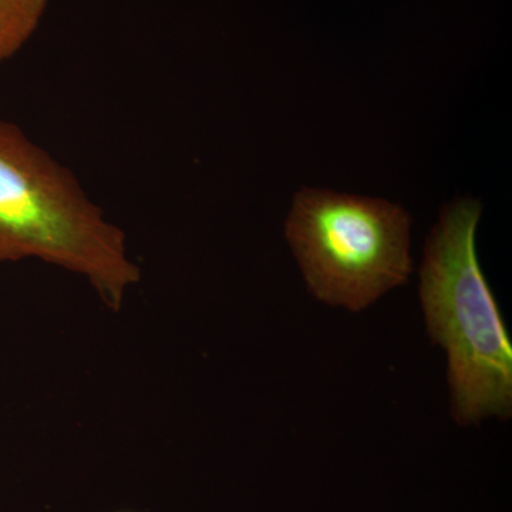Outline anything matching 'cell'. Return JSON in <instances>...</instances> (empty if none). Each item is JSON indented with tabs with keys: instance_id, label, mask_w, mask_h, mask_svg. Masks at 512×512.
I'll return each mask as SVG.
<instances>
[{
	"instance_id": "obj_2",
	"label": "cell",
	"mask_w": 512,
	"mask_h": 512,
	"mask_svg": "<svg viewBox=\"0 0 512 512\" xmlns=\"http://www.w3.org/2000/svg\"><path fill=\"white\" fill-rule=\"evenodd\" d=\"M29 258L84 276L114 312L141 278L126 235L72 171L0 120V264Z\"/></svg>"
},
{
	"instance_id": "obj_4",
	"label": "cell",
	"mask_w": 512,
	"mask_h": 512,
	"mask_svg": "<svg viewBox=\"0 0 512 512\" xmlns=\"http://www.w3.org/2000/svg\"><path fill=\"white\" fill-rule=\"evenodd\" d=\"M50 0H0V63L12 59L35 35Z\"/></svg>"
},
{
	"instance_id": "obj_3",
	"label": "cell",
	"mask_w": 512,
	"mask_h": 512,
	"mask_svg": "<svg viewBox=\"0 0 512 512\" xmlns=\"http://www.w3.org/2000/svg\"><path fill=\"white\" fill-rule=\"evenodd\" d=\"M410 227V215L392 202L303 188L286 238L312 295L359 312L409 281Z\"/></svg>"
},
{
	"instance_id": "obj_1",
	"label": "cell",
	"mask_w": 512,
	"mask_h": 512,
	"mask_svg": "<svg viewBox=\"0 0 512 512\" xmlns=\"http://www.w3.org/2000/svg\"><path fill=\"white\" fill-rule=\"evenodd\" d=\"M480 217L481 204L471 198L446 205L420 268L427 333L446 350L451 416L461 426L512 413V345L478 264Z\"/></svg>"
}]
</instances>
